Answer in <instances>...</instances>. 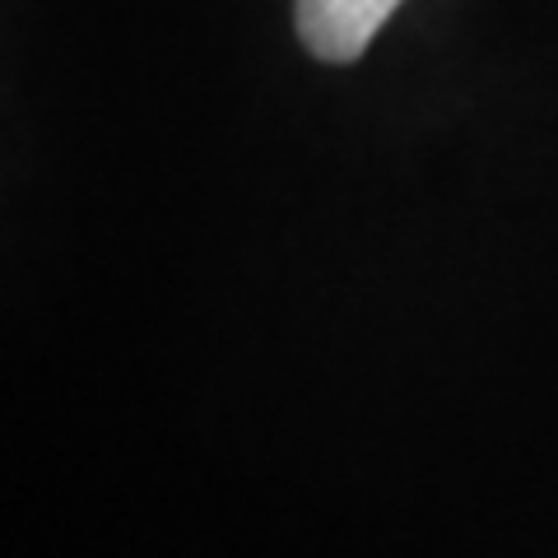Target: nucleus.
Returning a JSON list of instances; mask_svg holds the SVG:
<instances>
[{
    "label": "nucleus",
    "mask_w": 558,
    "mask_h": 558,
    "mask_svg": "<svg viewBox=\"0 0 558 558\" xmlns=\"http://www.w3.org/2000/svg\"><path fill=\"white\" fill-rule=\"evenodd\" d=\"M400 0H293L299 38L317 61H359Z\"/></svg>",
    "instance_id": "obj_1"
}]
</instances>
